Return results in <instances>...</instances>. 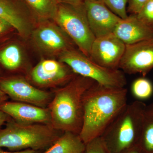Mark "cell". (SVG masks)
Listing matches in <instances>:
<instances>
[{
  "label": "cell",
  "mask_w": 153,
  "mask_h": 153,
  "mask_svg": "<svg viewBox=\"0 0 153 153\" xmlns=\"http://www.w3.org/2000/svg\"><path fill=\"white\" fill-rule=\"evenodd\" d=\"M127 89L95 82L83 97V120L79 134L84 144L100 137L127 105Z\"/></svg>",
  "instance_id": "obj_1"
},
{
  "label": "cell",
  "mask_w": 153,
  "mask_h": 153,
  "mask_svg": "<svg viewBox=\"0 0 153 153\" xmlns=\"http://www.w3.org/2000/svg\"><path fill=\"white\" fill-rule=\"evenodd\" d=\"M78 75L58 89L49 105L50 123L55 129L79 134L83 120V97L95 83Z\"/></svg>",
  "instance_id": "obj_2"
},
{
  "label": "cell",
  "mask_w": 153,
  "mask_h": 153,
  "mask_svg": "<svg viewBox=\"0 0 153 153\" xmlns=\"http://www.w3.org/2000/svg\"><path fill=\"white\" fill-rule=\"evenodd\" d=\"M146 105L137 100L127 104L101 137L110 153H124L139 146Z\"/></svg>",
  "instance_id": "obj_3"
},
{
  "label": "cell",
  "mask_w": 153,
  "mask_h": 153,
  "mask_svg": "<svg viewBox=\"0 0 153 153\" xmlns=\"http://www.w3.org/2000/svg\"><path fill=\"white\" fill-rule=\"evenodd\" d=\"M50 124H24L13 120L0 130V148L20 151L49 148L61 136Z\"/></svg>",
  "instance_id": "obj_4"
},
{
  "label": "cell",
  "mask_w": 153,
  "mask_h": 153,
  "mask_svg": "<svg viewBox=\"0 0 153 153\" xmlns=\"http://www.w3.org/2000/svg\"><path fill=\"white\" fill-rule=\"evenodd\" d=\"M60 62L69 66L75 74L89 78L100 85L114 88H125L126 78L120 69H111L95 63L74 48L59 55Z\"/></svg>",
  "instance_id": "obj_5"
},
{
  "label": "cell",
  "mask_w": 153,
  "mask_h": 153,
  "mask_svg": "<svg viewBox=\"0 0 153 153\" xmlns=\"http://www.w3.org/2000/svg\"><path fill=\"white\" fill-rule=\"evenodd\" d=\"M79 51L89 57L95 36L90 27L84 3L79 6L58 4L55 21Z\"/></svg>",
  "instance_id": "obj_6"
},
{
  "label": "cell",
  "mask_w": 153,
  "mask_h": 153,
  "mask_svg": "<svg viewBox=\"0 0 153 153\" xmlns=\"http://www.w3.org/2000/svg\"><path fill=\"white\" fill-rule=\"evenodd\" d=\"M119 68L125 74L146 76L153 68V38L126 45Z\"/></svg>",
  "instance_id": "obj_7"
},
{
  "label": "cell",
  "mask_w": 153,
  "mask_h": 153,
  "mask_svg": "<svg viewBox=\"0 0 153 153\" xmlns=\"http://www.w3.org/2000/svg\"><path fill=\"white\" fill-rule=\"evenodd\" d=\"M41 24L31 35L34 44L41 51L48 54H60L73 48V42L60 27L49 21Z\"/></svg>",
  "instance_id": "obj_8"
},
{
  "label": "cell",
  "mask_w": 153,
  "mask_h": 153,
  "mask_svg": "<svg viewBox=\"0 0 153 153\" xmlns=\"http://www.w3.org/2000/svg\"><path fill=\"white\" fill-rule=\"evenodd\" d=\"M126 44L113 33L95 38L89 57L99 65L111 69H119Z\"/></svg>",
  "instance_id": "obj_9"
},
{
  "label": "cell",
  "mask_w": 153,
  "mask_h": 153,
  "mask_svg": "<svg viewBox=\"0 0 153 153\" xmlns=\"http://www.w3.org/2000/svg\"><path fill=\"white\" fill-rule=\"evenodd\" d=\"M88 24L95 38L112 34L122 19L118 16L103 2L84 0Z\"/></svg>",
  "instance_id": "obj_10"
},
{
  "label": "cell",
  "mask_w": 153,
  "mask_h": 153,
  "mask_svg": "<svg viewBox=\"0 0 153 153\" xmlns=\"http://www.w3.org/2000/svg\"><path fill=\"white\" fill-rule=\"evenodd\" d=\"M0 88L14 100L37 106L46 104L50 98L48 92L34 87L19 77L1 79Z\"/></svg>",
  "instance_id": "obj_11"
},
{
  "label": "cell",
  "mask_w": 153,
  "mask_h": 153,
  "mask_svg": "<svg viewBox=\"0 0 153 153\" xmlns=\"http://www.w3.org/2000/svg\"><path fill=\"white\" fill-rule=\"evenodd\" d=\"M55 60H41L34 68L31 76L34 82L40 85H49L70 81L74 76L71 68ZM75 74V73H74Z\"/></svg>",
  "instance_id": "obj_12"
},
{
  "label": "cell",
  "mask_w": 153,
  "mask_h": 153,
  "mask_svg": "<svg viewBox=\"0 0 153 153\" xmlns=\"http://www.w3.org/2000/svg\"><path fill=\"white\" fill-rule=\"evenodd\" d=\"M31 12L23 0H0V17L25 37L32 30Z\"/></svg>",
  "instance_id": "obj_13"
},
{
  "label": "cell",
  "mask_w": 153,
  "mask_h": 153,
  "mask_svg": "<svg viewBox=\"0 0 153 153\" xmlns=\"http://www.w3.org/2000/svg\"><path fill=\"white\" fill-rule=\"evenodd\" d=\"M0 110L19 123H50L49 109L34 105L20 102H4L0 105Z\"/></svg>",
  "instance_id": "obj_14"
},
{
  "label": "cell",
  "mask_w": 153,
  "mask_h": 153,
  "mask_svg": "<svg viewBox=\"0 0 153 153\" xmlns=\"http://www.w3.org/2000/svg\"><path fill=\"white\" fill-rule=\"evenodd\" d=\"M114 34L126 45L153 38V28L142 22L137 15L131 14L119 22Z\"/></svg>",
  "instance_id": "obj_15"
},
{
  "label": "cell",
  "mask_w": 153,
  "mask_h": 153,
  "mask_svg": "<svg viewBox=\"0 0 153 153\" xmlns=\"http://www.w3.org/2000/svg\"><path fill=\"white\" fill-rule=\"evenodd\" d=\"M85 149V144L79 134L66 131L44 153H82Z\"/></svg>",
  "instance_id": "obj_16"
},
{
  "label": "cell",
  "mask_w": 153,
  "mask_h": 153,
  "mask_svg": "<svg viewBox=\"0 0 153 153\" xmlns=\"http://www.w3.org/2000/svg\"><path fill=\"white\" fill-rule=\"evenodd\" d=\"M33 16L41 22L55 21L58 3L57 0H23Z\"/></svg>",
  "instance_id": "obj_17"
},
{
  "label": "cell",
  "mask_w": 153,
  "mask_h": 153,
  "mask_svg": "<svg viewBox=\"0 0 153 153\" xmlns=\"http://www.w3.org/2000/svg\"><path fill=\"white\" fill-rule=\"evenodd\" d=\"M139 147L142 153H153V102L145 109Z\"/></svg>",
  "instance_id": "obj_18"
},
{
  "label": "cell",
  "mask_w": 153,
  "mask_h": 153,
  "mask_svg": "<svg viewBox=\"0 0 153 153\" xmlns=\"http://www.w3.org/2000/svg\"><path fill=\"white\" fill-rule=\"evenodd\" d=\"M22 61V51L16 44H10L0 51V63L7 69H17Z\"/></svg>",
  "instance_id": "obj_19"
},
{
  "label": "cell",
  "mask_w": 153,
  "mask_h": 153,
  "mask_svg": "<svg viewBox=\"0 0 153 153\" xmlns=\"http://www.w3.org/2000/svg\"><path fill=\"white\" fill-rule=\"evenodd\" d=\"M131 92L134 97L140 100H146L153 94V85L150 80L145 76L136 79L131 85Z\"/></svg>",
  "instance_id": "obj_20"
},
{
  "label": "cell",
  "mask_w": 153,
  "mask_h": 153,
  "mask_svg": "<svg viewBox=\"0 0 153 153\" xmlns=\"http://www.w3.org/2000/svg\"><path fill=\"white\" fill-rule=\"evenodd\" d=\"M129 0H104L105 5L118 16L125 19L128 16L127 6Z\"/></svg>",
  "instance_id": "obj_21"
},
{
  "label": "cell",
  "mask_w": 153,
  "mask_h": 153,
  "mask_svg": "<svg viewBox=\"0 0 153 153\" xmlns=\"http://www.w3.org/2000/svg\"><path fill=\"white\" fill-rule=\"evenodd\" d=\"M137 16L146 25L153 28V0H149Z\"/></svg>",
  "instance_id": "obj_22"
},
{
  "label": "cell",
  "mask_w": 153,
  "mask_h": 153,
  "mask_svg": "<svg viewBox=\"0 0 153 153\" xmlns=\"http://www.w3.org/2000/svg\"><path fill=\"white\" fill-rule=\"evenodd\" d=\"M84 153H110L101 137L91 140L85 144Z\"/></svg>",
  "instance_id": "obj_23"
},
{
  "label": "cell",
  "mask_w": 153,
  "mask_h": 153,
  "mask_svg": "<svg viewBox=\"0 0 153 153\" xmlns=\"http://www.w3.org/2000/svg\"><path fill=\"white\" fill-rule=\"evenodd\" d=\"M149 0H129L127 7V13L132 15H137Z\"/></svg>",
  "instance_id": "obj_24"
},
{
  "label": "cell",
  "mask_w": 153,
  "mask_h": 153,
  "mask_svg": "<svg viewBox=\"0 0 153 153\" xmlns=\"http://www.w3.org/2000/svg\"><path fill=\"white\" fill-rule=\"evenodd\" d=\"M13 27L7 21L0 17V36L7 33Z\"/></svg>",
  "instance_id": "obj_25"
},
{
  "label": "cell",
  "mask_w": 153,
  "mask_h": 153,
  "mask_svg": "<svg viewBox=\"0 0 153 153\" xmlns=\"http://www.w3.org/2000/svg\"><path fill=\"white\" fill-rule=\"evenodd\" d=\"M84 0H57L58 4H66L74 6L82 5L84 4Z\"/></svg>",
  "instance_id": "obj_26"
},
{
  "label": "cell",
  "mask_w": 153,
  "mask_h": 153,
  "mask_svg": "<svg viewBox=\"0 0 153 153\" xmlns=\"http://www.w3.org/2000/svg\"><path fill=\"white\" fill-rule=\"evenodd\" d=\"M0 153H40V151L33 149H26L17 152H8L3 151L0 148Z\"/></svg>",
  "instance_id": "obj_27"
},
{
  "label": "cell",
  "mask_w": 153,
  "mask_h": 153,
  "mask_svg": "<svg viewBox=\"0 0 153 153\" xmlns=\"http://www.w3.org/2000/svg\"><path fill=\"white\" fill-rule=\"evenodd\" d=\"M9 116L5 113L0 110V130L1 127L7 121Z\"/></svg>",
  "instance_id": "obj_28"
},
{
  "label": "cell",
  "mask_w": 153,
  "mask_h": 153,
  "mask_svg": "<svg viewBox=\"0 0 153 153\" xmlns=\"http://www.w3.org/2000/svg\"><path fill=\"white\" fill-rule=\"evenodd\" d=\"M7 98V94L0 88V105L5 102Z\"/></svg>",
  "instance_id": "obj_29"
},
{
  "label": "cell",
  "mask_w": 153,
  "mask_h": 153,
  "mask_svg": "<svg viewBox=\"0 0 153 153\" xmlns=\"http://www.w3.org/2000/svg\"><path fill=\"white\" fill-rule=\"evenodd\" d=\"M124 153H142L139 146H137L128 151H127Z\"/></svg>",
  "instance_id": "obj_30"
},
{
  "label": "cell",
  "mask_w": 153,
  "mask_h": 153,
  "mask_svg": "<svg viewBox=\"0 0 153 153\" xmlns=\"http://www.w3.org/2000/svg\"><path fill=\"white\" fill-rule=\"evenodd\" d=\"M96 1H102L104 2V0H96Z\"/></svg>",
  "instance_id": "obj_31"
},
{
  "label": "cell",
  "mask_w": 153,
  "mask_h": 153,
  "mask_svg": "<svg viewBox=\"0 0 153 153\" xmlns=\"http://www.w3.org/2000/svg\"><path fill=\"white\" fill-rule=\"evenodd\" d=\"M84 153V152H83V153Z\"/></svg>",
  "instance_id": "obj_32"
}]
</instances>
